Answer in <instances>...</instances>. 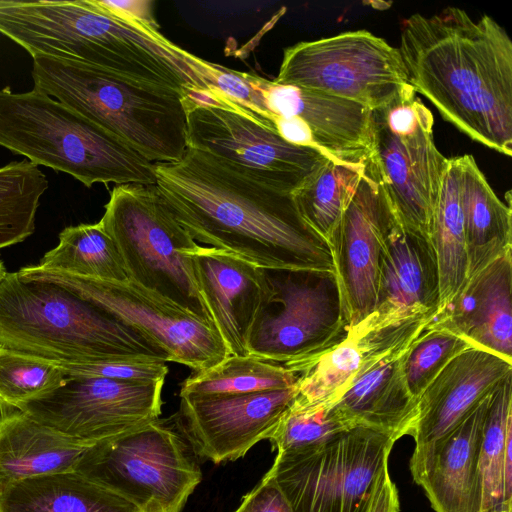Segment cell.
Here are the masks:
<instances>
[{
  "mask_svg": "<svg viewBox=\"0 0 512 512\" xmlns=\"http://www.w3.org/2000/svg\"><path fill=\"white\" fill-rule=\"evenodd\" d=\"M412 343L384 356L329 408L353 428L368 427L398 439L410 435L418 400L407 386L404 363Z\"/></svg>",
  "mask_w": 512,
  "mask_h": 512,
  "instance_id": "obj_24",
  "label": "cell"
},
{
  "mask_svg": "<svg viewBox=\"0 0 512 512\" xmlns=\"http://www.w3.org/2000/svg\"><path fill=\"white\" fill-rule=\"evenodd\" d=\"M233 512H293L286 497L272 477L265 474L248 492Z\"/></svg>",
  "mask_w": 512,
  "mask_h": 512,
  "instance_id": "obj_38",
  "label": "cell"
},
{
  "mask_svg": "<svg viewBox=\"0 0 512 512\" xmlns=\"http://www.w3.org/2000/svg\"><path fill=\"white\" fill-rule=\"evenodd\" d=\"M64 382L56 362L0 345V403L18 407Z\"/></svg>",
  "mask_w": 512,
  "mask_h": 512,
  "instance_id": "obj_34",
  "label": "cell"
},
{
  "mask_svg": "<svg viewBox=\"0 0 512 512\" xmlns=\"http://www.w3.org/2000/svg\"><path fill=\"white\" fill-rule=\"evenodd\" d=\"M374 155L368 170L381 185L397 221L430 239L448 158L433 138V114L410 86L372 110Z\"/></svg>",
  "mask_w": 512,
  "mask_h": 512,
  "instance_id": "obj_9",
  "label": "cell"
},
{
  "mask_svg": "<svg viewBox=\"0 0 512 512\" xmlns=\"http://www.w3.org/2000/svg\"><path fill=\"white\" fill-rule=\"evenodd\" d=\"M467 281L512 249L511 205L502 202L472 155L458 156Z\"/></svg>",
  "mask_w": 512,
  "mask_h": 512,
  "instance_id": "obj_26",
  "label": "cell"
},
{
  "mask_svg": "<svg viewBox=\"0 0 512 512\" xmlns=\"http://www.w3.org/2000/svg\"><path fill=\"white\" fill-rule=\"evenodd\" d=\"M8 272L2 260H0V285L5 280Z\"/></svg>",
  "mask_w": 512,
  "mask_h": 512,
  "instance_id": "obj_41",
  "label": "cell"
},
{
  "mask_svg": "<svg viewBox=\"0 0 512 512\" xmlns=\"http://www.w3.org/2000/svg\"><path fill=\"white\" fill-rule=\"evenodd\" d=\"M512 426V373L493 389L485 418L480 454L481 512L512 510L504 500L503 463L508 429Z\"/></svg>",
  "mask_w": 512,
  "mask_h": 512,
  "instance_id": "obj_33",
  "label": "cell"
},
{
  "mask_svg": "<svg viewBox=\"0 0 512 512\" xmlns=\"http://www.w3.org/2000/svg\"><path fill=\"white\" fill-rule=\"evenodd\" d=\"M187 148L237 165L294 192L328 160L291 144L273 123L244 109L215 89L185 98Z\"/></svg>",
  "mask_w": 512,
  "mask_h": 512,
  "instance_id": "obj_11",
  "label": "cell"
},
{
  "mask_svg": "<svg viewBox=\"0 0 512 512\" xmlns=\"http://www.w3.org/2000/svg\"><path fill=\"white\" fill-rule=\"evenodd\" d=\"M75 471L139 512H181L202 480L186 443L159 419L91 445Z\"/></svg>",
  "mask_w": 512,
  "mask_h": 512,
  "instance_id": "obj_8",
  "label": "cell"
},
{
  "mask_svg": "<svg viewBox=\"0 0 512 512\" xmlns=\"http://www.w3.org/2000/svg\"><path fill=\"white\" fill-rule=\"evenodd\" d=\"M91 445L0 403V489L26 478L75 471Z\"/></svg>",
  "mask_w": 512,
  "mask_h": 512,
  "instance_id": "obj_25",
  "label": "cell"
},
{
  "mask_svg": "<svg viewBox=\"0 0 512 512\" xmlns=\"http://www.w3.org/2000/svg\"><path fill=\"white\" fill-rule=\"evenodd\" d=\"M48 186L45 174L28 160L0 168V249L34 233L40 198Z\"/></svg>",
  "mask_w": 512,
  "mask_h": 512,
  "instance_id": "obj_32",
  "label": "cell"
},
{
  "mask_svg": "<svg viewBox=\"0 0 512 512\" xmlns=\"http://www.w3.org/2000/svg\"><path fill=\"white\" fill-rule=\"evenodd\" d=\"M164 383L65 377L55 390L16 408L65 435L95 444L158 420Z\"/></svg>",
  "mask_w": 512,
  "mask_h": 512,
  "instance_id": "obj_14",
  "label": "cell"
},
{
  "mask_svg": "<svg viewBox=\"0 0 512 512\" xmlns=\"http://www.w3.org/2000/svg\"><path fill=\"white\" fill-rule=\"evenodd\" d=\"M187 255L229 354L248 356L249 333L271 293L264 269L226 251L199 244Z\"/></svg>",
  "mask_w": 512,
  "mask_h": 512,
  "instance_id": "obj_20",
  "label": "cell"
},
{
  "mask_svg": "<svg viewBox=\"0 0 512 512\" xmlns=\"http://www.w3.org/2000/svg\"><path fill=\"white\" fill-rule=\"evenodd\" d=\"M38 266L100 280H129L116 244L100 222L65 228L59 234V244Z\"/></svg>",
  "mask_w": 512,
  "mask_h": 512,
  "instance_id": "obj_29",
  "label": "cell"
},
{
  "mask_svg": "<svg viewBox=\"0 0 512 512\" xmlns=\"http://www.w3.org/2000/svg\"><path fill=\"white\" fill-rule=\"evenodd\" d=\"M34 88L113 133L151 162L180 160L187 150L186 94L89 63L38 55Z\"/></svg>",
  "mask_w": 512,
  "mask_h": 512,
  "instance_id": "obj_4",
  "label": "cell"
},
{
  "mask_svg": "<svg viewBox=\"0 0 512 512\" xmlns=\"http://www.w3.org/2000/svg\"><path fill=\"white\" fill-rule=\"evenodd\" d=\"M491 512H512V510H495V511H491Z\"/></svg>",
  "mask_w": 512,
  "mask_h": 512,
  "instance_id": "obj_42",
  "label": "cell"
},
{
  "mask_svg": "<svg viewBox=\"0 0 512 512\" xmlns=\"http://www.w3.org/2000/svg\"><path fill=\"white\" fill-rule=\"evenodd\" d=\"M56 363L65 377L106 378L122 382L152 383L162 381L165 380L169 372L165 362L146 360Z\"/></svg>",
  "mask_w": 512,
  "mask_h": 512,
  "instance_id": "obj_37",
  "label": "cell"
},
{
  "mask_svg": "<svg viewBox=\"0 0 512 512\" xmlns=\"http://www.w3.org/2000/svg\"><path fill=\"white\" fill-rule=\"evenodd\" d=\"M438 302V265L430 239L395 218L381 259L376 307L361 323L384 328L435 316Z\"/></svg>",
  "mask_w": 512,
  "mask_h": 512,
  "instance_id": "obj_19",
  "label": "cell"
},
{
  "mask_svg": "<svg viewBox=\"0 0 512 512\" xmlns=\"http://www.w3.org/2000/svg\"><path fill=\"white\" fill-rule=\"evenodd\" d=\"M409 84L472 140L512 155V41L490 16L446 7L405 19L398 48Z\"/></svg>",
  "mask_w": 512,
  "mask_h": 512,
  "instance_id": "obj_2",
  "label": "cell"
},
{
  "mask_svg": "<svg viewBox=\"0 0 512 512\" xmlns=\"http://www.w3.org/2000/svg\"><path fill=\"white\" fill-rule=\"evenodd\" d=\"M459 171L458 157L449 158L430 229L439 274V302L435 315L451 304L467 282Z\"/></svg>",
  "mask_w": 512,
  "mask_h": 512,
  "instance_id": "obj_28",
  "label": "cell"
},
{
  "mask_svg": "<svg viewBox=\"0 0 512 512\" xmlns=\"http://www.w3.org/2000/svg\"><path fill=\"white\" fill-rule=\"evenodd\" d=\"M491 393L432 450L419 485L435 512H481L478 464Z\"/></svg>",
  "mask_w": 512,
  "mask_h": 512,
  "instance_id": "obj_23",
  "label": "cell"
},
{
  "mask_svg": "<svg viewBox=\"0 0 512 512\" xmlns=\"http://www.w3.org/2000/svg\"><path fill=\"white\" fill-rule=\"evenodd\" d=\"M365 173V170L328 160L293 192L304 221L328 244Z\"/></svg>",
  "mask_w": 512,
  "mask_h": 512,
  "instance_id": "obj_30",
  "label": "cell"
},
{
  "mask_svg": "<svg viewBox=\"0 0 512 512\" xmlns=\"http://www.w3.org/2000/svg\"><path fill=\"white\" fill-rule=\"evenodd\" d=\"M99 222L130 281L215 327L187 255L198 243L173 217L155 184L115 186Z\"/></svg>",
  "mask_w": 512,
  "mask_h": 512,
  "instance_id": "obj_6",
  "label": "cell"
},
{
  "mask_svg": "<svg viewBox=\"0 0 512 512\" xmlns=\"http://www.w3.org/2000/svg\"><path fill=\"white\" fill-rule=\"evenodd\" d=\"M270 296L249 333V355L300 372L350 328L335 272L264 269Z\"/></svg>",
  "mask_w": 512,
  "mask_h": 512,
  "instance_id": "obj_7",
  "label": "cell"
},
{
  "mask_svg": "<svg viewBox=\"0 0 512 512\" xmlns=\"http://www.w3.org/2000/svg\"><path fill=\"white\" fill-rule=\"evenodd\" d=\"M275 83L384 107L411 85L398 48L366 30L296 43L284 50Z\"/></svg>",
  "mask_w": 512,
  "mask_h": 512,
  "instance_id": "obj_12",
  "label": "cell"
},
{
  "mask_svg": "<svg viewBox=\"0 0 512 512\" xmlns=\"http://www.w3.org/2000/svg\"><path fill=\"white\" fill-rule=\"evenodd\" d=\"M394 219L380 183L365 173L329 243L350 327L375 310L381 259Z\"/></svg>",
  "mask_w": 512,
  "mask_h": 512,
  "instance_id": "obj_17",
  "label": "cell"
},
{
  "mask_svg": "<svg viewBox=\"0 0 512 512\" xmlns=\"http://www.w3.org/2000/svg\"><path fill=\"white\" fill-rule=\"evenodd\" d=\"M297 394L296 385L242 394L183 395L177 425L197 457L235 461L268 440Z\"/></svg>",
  "mask_w": 512,
  "mask_h": 512,
  "instance_id": "obj_16",
  "label": "cell"
},
{
  "mask_svg": "<svg viewBox=\"0 0 512 512\" xmlns=\"http://www.w3.org/2000/svg\"><path fill=\"white\" fill-rule=\"evenodd\" d=\"M329 407L294 402L287 407L268 440L277 452L326 443L352 429Z\"/></svg>",
  "mask_w": 512,
  "mask_h": 512,
  "instance_id": "obj_35",
  "label": "cell"
},
{
  "mask_svg": "<svg viewBox=\"0 0 512 512\" xmlns=\"http://www.w3.org/2000/svg\"><path fill=\"white\" fill-rule=\"evenodd\" d=\"M399 507L398 490L390 477L387 461L376 478L367 512H399Z\"/></svg>",
  "mask_w": 512,
  "mask_h": 512,
  "instance_id": "obj_40",
  "label": "cell"
},
{
  "mask_svg": "<svg viewBox=\"0 0 512 512\" xmlns=\"http://www.w3.org/2000/svg\"><path fill=\"white\" fill-rule=\"evenodd\" d=\"M475 347L462 337L438 327H426L410 346L404 374L410 393L417 400L439 374L459 353Z\"/></svg>",
  "mask_w": 512,
  "mask_h": 512,
  "instance_id": "obj_36",
  "label": "cell"
},
{
  "mask_svg": "<svg viewBox=\"0 0 512 512\" xmlns=\"http://www.w3.org/2000/svg\"><path fill=\"white\" fill-rule=\"evenodd\" d=\"M105 10L140 24L148 29L158 30V25L153 13L154 2L151 0H95Z\"/></svg>",
  "mask_w": 512,
  "mask_h": 512,
  "instance_id": "obj_39",
  "label": "cell"
},
{
  "mask_svg": "<svg viewBox=\"0 0 512 512\" xmlns=\"http://www.w3.org/2000/svg\"><path fill=\"white\" fill-rule=\"evenodd\" d=\"M0 345L55 362H170L167 352L137 328L22 268L0 285Z\"/></svg>",
  "mask_w": 512,
  "mask_h": 512,
  "instance_id": "obj_3",
  "label": "cell"
},
{
  "mask_svg": "<svg viewBox=\"0 0 512 512\" xmlns=\"http://www.w3.org/2000/svg\"><path fill=\"white\" fill-rule=\"evenodd\" d=\"M299 375L283 365L229 355L219 364L193 372L181 385L183 395L242 394L293 387Z\"/></svg>",
  "mask_w": 512,
  "mask_h": 512,
  "instance_id": "obj_31",
  "label": "cell"
},
{
  "mask_svg": "<svg viewBox=\"0 0 512 512\" xmlns=\"http://www.w3.org/2000/svg\"><path fill=\"white\" fill-rule=\"evenodd\" d=\"M510 373L512 361L470 347L454 357L426 387L418 399L417 417L410 433L415 446L409 467L418 485L436 443Z\"/></svg>",
  "mask_w": 512,
  "mask_h": 512,
  "instance_id": "obj_18",
  "label": "cell"
},
{
  "mask_svg": "<svg viewBox=\"0 0 512 512\" xmlns=\"http://www.w3.org/2000/svg\"><path fill=\"white\" fill-rule=\"evenodd\" d=\"M0 512H139L76 472L19 480L0 489Z\"/></svg>",
  "mask_w": 512,
  "mask_h": 512,
  "instance_id": "obj_27",
  "label": "cell"
},
{
  "mask_svg": "<svg viewBox=\"0 0 512 512\" xmlns=\"http://www.w3.org/2000/svg\"><path fill=\"white\" fill-rule=\"evenodd\" d=\"M512 249L471 277L426 327L446 329L512 361Z\"/></svg>",
  "mask_w": 512,
  "mask_h": 512,
  "instance_id": "obj_22",
  "label": "cell"
},
{
  "mask_svg": "<svg viewBox=\"0 0 512 512\" xmlns=\"http://www.w3.org/2000/svg\"><path fill=\"white\" fill-rule=\"evenodd\" d=\"M154 168L163 201L196 242L262 269L335 272L328 242L304 221L292 192L190 148Z\"/></svg>",
  "mask_w": 512,
  "mask_h": 512,
  "instance_id": "obj_1",
  "label": "cell"
},
{
  "mask_svg": "<svg viewBox=\"0 0 512 512\" xmlns=\"http://www.w3.org/2000/svg\"><path fill=\"white\" fill-rule=\"evenodd\" d=\"M22 269L67 287L137 328L167 352L170 362L193 372L211 368L230 355L213 325L130 280H100L38 265Z\"/></svg>",
  "mask_w": 512,
  "mask_h": 512,
  "instance_id": "obj_13",
  "label": "cell"
},
{
  "mask_svg": "<svg viewBox=\"0 0 512 512\" xmlns=\"http://www.w3.org/2000/svg\"><path fill=\"white\" fill-rule=\"evenodd\" d=\"M0 146L39 166L95 183L155 184L154 163L85 116L33 88L0 90Z\"/></svg>",
  "mask_w": 512,
  "mask_h": 512,
  "instance_id": "obj_5",
  "label": "cell"
},
{
  "mask_svg": "<svg viewBox=\"0 0 512 512\" xmlns=\"http://www.w3.org/2000/svg\"><path fill=\"white\" fill-rule=\"evenodd\" d=\"M265 111L287 142L312 148L339 164L367 170L372 166V110L355 102L254 74Z\"/></svg>",
  "mask_w": 512,
  "mask_h": 512,
  "instance_id": "obj_15",
  "label": "cell"
},
{
  "mask_svg": "<svg viewBox=\"0 0 512 512\" xmlns=\"http://www.w3.org/2000/svg\"><path fill=\"white\" fill-rule=\"evenodd\" d=\"M433 318L432 315L384 328H369L363 323L350 327L339 344L300 372L294 402L330 407L384 356L411 344Z\"/></svg>",
  "mask_w": 512,
  "mask_h": 512,
  "instance_id": "obj_21",
  "label": "cell"
},
{
  "mask_svg": "<svg viewBox=\"0 0 512 512\" xmlns=\"http://www.w3.org/2000/svg\"><path fill=\"white\" fill-rule=\"evenodd\" d=\"M397 440L354 427L323 444L277 452L266 474L293 512H367L378 473Z\"/></svg>",
  "mask_w": 512,
  "mask_h": 512,
  "instance_id": "obj_10",
  "label": "cell"
}]
</instances>
